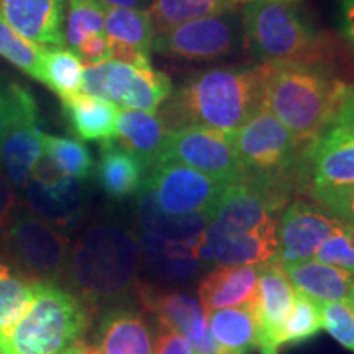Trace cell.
Instances as JSON below:
<instances>
[{"label":"cell","mask_w":354,"mask_h":354,"mask_svg":"<svg viewBox=\"0 0 354 354\" xmlns=\"http://www.w3.org/2000/svg\"><path fill=\"white\" fill-rule=\"evenodd\" d=\"M264 107V66L214 68L172 92L159 115L167 130L205 128L234 133Z\"/></svg>","instance_id":"cell-1"},{"label":"cell","mask_w":354,"mask_h":354,"mask_svg":"<svg viewBox=\"0 0 354 354\" xmlns=\"http://www.w3.org/2000/svg\"><path fill=\"white\" fill-rule=\"evenodd\" d=\"M264 66V107L302 146L323 130L348 86L320 64Z\"/></svg>","instance_id":"cell-2"},{"label":"cell","mask_w":354,"mask_h":354,"mask_svg":"<svg viewBox=\"0 0 354 354\" xmlns=\"http://www.w3.org/2000/svg\"><path fill=\"white\" fill-rule=\"evenodd\" d=\"M30 308L0 333V354H63L88 326V312L71 292L48 281L35 282Z\"/></svg>","instance_id":"cell-3"},{"label":"cell","mask_w":354,"mask_h":354,"mask_svg":"<svg viewBox=\"0 0 354 354\" xmlns=\"http://www.w3.org/2000/svg\"><path fill=\"white\" fill-rule=\"evenodd\" d=\"M140 264L138 240L109 223L94 225L79 238L69 256V276L88 300L120 297L135 284Z\"/></svg>","instance_id":"cell-4"},{"label":"cell","mask_w":354,"mask_h":354,"mask_svg":"<svg viewBox=\"0 0 354 354\" xmlns=\"http://www.w3.org/2000/svg\"><path fill=\"white\" fill-rule=\"evenodd\" d=\"M243 26L246 48L263 64H320L322 38L292 2H250Z\"/></svg>","instance_id":"cell-5"},{"label":"cell","mask_w":354,"mask_h":354,"mask_svg":"<svg viewBox=\"0 0 354 354\" xmlns=\"http://www.w3.org/2000/svg\"><path fill=\"white\" fill-rule=\"evenodd\" d=\"M233 143L246 177L292 189L300 148H305L268 109L253 117L233 133Z\"/></svg>","instance_id":"cell-6"},{"label":"cell","mask_w":354,"mask_h":354,"mask_svg":"<svg viewBox=\"0 0 354 354\" xmlns=\"http://www.w3.org/2000/svg\"><path fill=\"white\" fill-rule=\"evenodd\" d=\"M312 192L354 183V86H348L330 120L302 156Z\"/></svg>","instance_id":"cell-7"},{"label":"cell","mask_w":354,"mask_h":354,"mask_svg":"<svg viewBox=\"0 0 354 354\" xmlns=\"http://www.w3.org/2000/svg\"><path fill=\"white\" fill-rule=\"evenodd\" d=\"M10 97L12 112L0 146V169L12 185L25 187L43 156L44 133L32 92L19 82H10Z\"/></svg>","instance_id":"cell-8"},{"label":"cell","mask_w":354,"mask_h":354,"mask_svg":"<svg viewBox=\"0 0 354 354\" xmlns=\"http://www.w3.org/2000/svg\"><path fill=\"white\" fill-rule=\"evenodd\" d=\"M159 161L189 166L221 184L236 183L245 176L233 143V133L205 128L169 131Z\"/></svg>","instance_id":"cell-9"},{"label":"cell","mask_w":354,"mask_h":354,"mask_svg":"<svg viewBox=\"0 0 354 354\" xmlns=\"http://www.w3.org/2000/svg\"><path fill=\"white\" fill-rule=\"evenodd\" d=\"M146 185L167 214L207 215L227 184L179 162L159 161L151 167Z\"/></svg>","instance_id":"cell-10"},{"label":"cell","mask_w":354,"mask_h":354,"mask_svg":"<svg viewBox=\"0 0 354 354\" xmlns=\"http://www.w3.org/2000/svg\"><path fill=\"white\" fill-rule=\"evenodd\" d=\"M238 43V24L233 12L177 25L156 33L153 50L187 61H212L230 55Z\"/></svg>","instance_id":"cell-11"},{"label":"cell","mask_w":354,"mask_h":354,"mask_svg":"<svg viewBox=\"0 0 354 354\" xmlns=\"http://www.w3.org/2000/svg\"><path fill=\"white\" fill-rule=\"evenodd\" d=\"M343 221L305 201H295L281 215L277 225L276 261L281 266L315 258L326 238Z\"/></svg>","instance_id":"cell-12"},{"label":"cell","mask_w":354,"mask_h":354,"mask_svg":"<svg viewBox=\"0 0 354 354\" xmlns=\"http://www.w3.org/2000/svg\"><path fill=\"white\" fill-rule=\"evenodd\" d=\"M277 223L253 232H234L215 223L207 225L197 238L196 254L201 261L218 266H259L277 253Z\"/></svg>","instance_id":"cell-13"},{"label":"cell","mask_w":354,"mask_h":354,"mask_svg":"<svg viewBox=\"0 0 354 354\" xmlns=\"http://www.w3.org/2000/svg\"><path fill=\"white\" fill-rule=\"evenodd\" d=\"M141 304L151 312L165 330L183 335L196 354H218L212 338L207 313L198 300L179 290H162L153 286H140Z\"/></svg>","instance_id":"cell-14"},{"label":"cell","mask_w":354,"mask_h":354,"mask_svg":"<svg viewBox=\"0 0 354 354\" xmlns=\"http://www.w3.org/2000/svg\"><path fill=\"white\" fill-rule=\"evenodd\" d=\"M7 243L13 254L39 276H56L69 261L68 238L32 214L13 216L7 230Z\"/></svg>","instance_id":"cell-15"},{"label":"cell","mask_w":354,"mask_h":354,"mask_svg":"<svg viewBox=\"0 0 354 354\" xmlns=\"http://www.w3.org/2000/svg\"><path fill=\"white\" fill-rule=\"evenodd\" d=\"M258 290L251 304L256 326L258 344L261 349L281 346V331L295 299V289L289 277L276 261H268L258 266Z\"/></svg>","instance_id":"cell-16"},{"label":"cell","mask_w":354,"mask_h":354,"mask_svg":"<svg viewBox=\"0 0 354 354\" xmlns=\"http://www.w3.org/2000/svg\"><path fill=\"white\" fill-rule=\"evenodd\" d=\"M66 0H0V17L39 48L64 46Z\"/></svg>","instance_id":"cell-17"},{"label":"cell","mask_w":354,"mask_h":354,"mask_svg":"<svg viewBox=\"0 0 354 354\" xmlns=\"http://www.w3.org/2000/svg\"><path fill=\"white\" fill-rule=\"evenodd\" d=\"M258 266H220L198 284L201 305L212 312L234 307H251L258 290Z\"/></svg>","instance_id":"cell-18"},{"label":"cell","mask_w":354,"mask_h":354,"mask_svg":"<svg viewBox=\"0 0 354 354\" xmlns=\"http://www.w3.org/2000/svg\"><path fill=\"white\" fill-rule=\"evenodd\" d=\"M26 203L43 221L56 227H71L79 220L84 190L79 180L63 176L55 183L32 179L25 185Z\"/></svg>","instance_id":"cell-19"},{"label":"cell","mask_w":354,"mask_h":354,"mask_svg":"<svg viewBox=\"0 0 354 354\" xmlns=\"http://www.w3.org/2000/svg\"><path fill=\"white\" fill-rule=\"evenodd\" d=\"M145 162L128 151L117 140L105 141L100 146L95 179L104 194L113 201H122L141 192L148 179Z\"/></svg>","instance_id":"cell-20"},{"label":"cell","mask_w":354,"mask_h":354,"mask_svg":"<svg viewBox=\"0 0 354 354\" xmlns=\"http://www.w3.org/2000/svg\"><path fill=\"white\" fill-rule=\"evenodd\" d=\"M196 240L167 241L149 233H140V256L154 276L165 282H185L196 276L202 261L196 254Z\"/></svg>","instance_id":"cell-21"},{"label":"cell","mask_w":354,"mask_h":354,"mask_svg":"<svg viewBox=\"0 0 354 354\" xmlns=\"http://www.w3.org/2000/svg\"><path fill=\"white\" fill-rule=\"evenodd\" d=\"M290 284L317 302H348L354 290V274L320 261H300L282 266Z\"/></svg>","instance_id":"cell-22"},{"label":"cell","mask_w":354,"mask_h":354,"mask_svg":"<svg viewBox=\"0 0 354 354\" xmlns=\"http://www.w3.org/2000/svg\"><path fill=\"white\" fill-rule=\"evenodd\" d=\"M169 130L156 112L125 109L118 112L117 141L128 151L136 154L148 169L161 159Z\"/></svg>","instance_id":"cell-23"},{"label":"cell","mask_w":354,"mask_h":354,"mask_svg":"<svg viewBox=\"0 0 354 354\" xmlns=\"http://www.w3.org/2000/svg\"><path fill=\"white\" fill-rule=\"evenodd\" d=\"M63 102V115L69 130L82 141L117 140L118 109L112 102L81 94Z\"/></svg>","instance_id":"cell-24"},{"label":"cell","mask_w":354,"mask_h":354,"mask_svg":"<svg viewBox=\"0 0 354 354\" xmlns=\"http://www.w3.org/2000/svg\"><path fill=\"white\" fill-rule=\"evenodd\" d=\"M97 349L100 354H153V336L140 313L118 308L102 320Z\"/></svg>","instance_id":"cell-25"},{"label":"cell","mask_w":354,"mask_h":354,"mask_svg":"<svg viewBox=\"0 0 354 354\" xmlns=\"http://www.w3.org/2000/svg\"><path fill=\"white\" fill-rule=\"evenodd\" d=\"M136 216L141 232L167 241H192L201 236L209 225V216L205 214H167L159 207L153 190L148 185L141 190Z\"/></svg>","instance_id":"cell-26"},{"label":"cell","mask_w":354,"mask_h":354,"mask_svg":"<svg viewBox=\"0 0 354 354\" xmlns=\"http://www.w3.org/2000/svg\"><path fill=\"white\" fill-rule=\"evenodd\" d=\"M207 325L218 354H250L258 344V326L248 307L216 310L207 315Z\"/></svg>","instance_id":"cell-27"},{"label":"cell","mask_w":354,"mask_h":354,"mask_svg":"<svg viewBox=\"0 0 354 354\" xmlns=\"http://www.w3.org/2000/svg\"><path fill=\"white\" fill-rule=\"evenodd\" d=\"M236 0H153L149 7L154 32L161 33L187 21L233 12Z\"/></svg>","instance_id":"cell-28"},{"label":"cell","mask_w":354,"mask_h":354,"mask_svg":"<svg viewBox=\"0 0 354 354\" xmlns=\"http://www.w3.org/2000/svg\"><path fill=\"white\" fill-rule=\"evenodd\" d=\"M84 68L81 57L71 50L44 48L41 59V79L61 100L81 94L84 84Z\"/></svg>","instance_id":"cell-29"},{"label":"cell","mask_w":354,"mask_h":354,"mask_svg":"<svg viewBox=\"0 0 354 354\" xmlns=\"http://www.w3.org/2000/svg\"><path fill=\"white\" fill-rule=\"evenodd\" d=\"M104 32L109 39H115L146 53L153 50L156 37L154 25L148 10L138 8H109L105 10Z\"/></svg>","instance_id":"cell-30"},{"label":"cell","mask_w":354,"mask_h":354,"mask_svg":"<svg viewBox=\"0 0 354 354\" xmlns=\"http://www.w3.org/2000/svg\"><path fill=\"white\" fill-rule=\"evenodd\" d=\"M43 154L61 174L71 179L86 180L94 172V159L91 151L77 140L44 135Z\"/></svg>","instance_id":"cell-31"},{"label":"cell","mask_w":354,"mask_h":354,"mask_svg":"<svg viewBox=\"0 0 354 354\" xmlns=\"http://www.w3.org/2000/svg\"><path fill=\"white\" fill-rule=\"evenodd\" d=\"M35 282L13 276L7 266L0 264V333L24 317L35 297Z\"/></svg>","instance_id":"cell-32"},{"label":"cell","mask_w":354,"mask_h":354,"mask_svg":"<svg viewBox=\"0 0 354 354\" xmlns=\"http://www.w3.org/2000/svg\"><path fill=\"white\" fill-rule=\"evenodd\" d=\"M323 328L320 302L295 290V299L281 331V344L307 342Z\"/></svg>","instance_id":"cell-33"},{"label":"cell","mask_w":354,"mask_h":354,"mask_svg":"<svg viewBox=\"0 0 354 354\" xmlns=\"http://www.w3.org/2000/svg\"><path fill=\"white\" fill-rule=\"evenodd\" d=\"M44 48L21 38L6 20L0 17V57L24 71L30 77L41 79V59Z\"/></svg>","instance_id":"cell-34"},{"label":"cell","mask_w":354,"mask_h":354,"mask_svg":"<svg viewBox=\"0 0 354 354\" xmlns=\"http://www.w3.org/2000/svg\"><path fill=\"white\" fill-rule=\"evenodd\" d=\"M105 8L97 0H69L64 43L76 50L84 38L104 35Z\"/></svg>","instance_id":"cell-35"},{"label":"cell","mask_w":354,"mask_h":354,"mask_svg":"<svg viewBox=\"0 0 354 354\" xmlns=\"http://www.w3.org/2000/svg\"><path fill=\"white\" fill-rule=\"evenodd\" d=\"M315 261L354 274V228L339 225L317 251Z\"/></svg>","instance_id":"cell-36"},{"label":"cell","mask_w":354,"mask_h":354,"mask_svg":"<svg viewBox=\"0 0 354 354\" xmlns=\"http://www.w3.org/2000/svg\"><path fill=\"white\" fill-rule=\"evenodd\" d=\"M323 328L342 346L354 353V307L349 302L320 304Z\"/></svg>","instance_id":"cell-37"},{"label":"cell","mask_w":354,"mask_h":354,"mask_svg":"<svg viewBox=\"0 0 354 354\" xmlns=\"http://www.w3.org/2000/svg\"><path fill=\"white\" fill-rule=\"evenodd\" d=\"M312 196L343 223L354 228V183L312 192Z\"/></svg>","instance_id":"cell-38"},{"label":"cell","mask_w":354,"mask_h":354,"mask_svg":"<svg viewBox=\"0 0 354 354\" xmlns=\"http://www.w3.org/2000/svg\"><path fill=\"white\" fill-rule=\"evenodd\" d=\"M74 51L81 57L82 64H86V68L110 61L109 38L105 35H91V37L84 38L82 43Z\"/></svg>","instance_id":"cell-39"},{"label":"cell","mask_w":354,"mask_h":354,"mask_svg":"<svg viewBox=\"0 0 354 354\" xmlns=\"http://www.w3.org/2000/svg\"><path fill=\"white\" fill-rule=\"evenodd\" d=\"M110 46V61H117L128 66H135V68H151V59H149V53H146L140 48L130 46V44L115 41L109 39Z\"/></svg>","instance_id":"cell-40"},{"label":"cell","mask_w":354,"mask_h":354,"mask_svg":"<svg viewBox=\"0 0 354 354\" xmlns=\"http://www.w3.org/2000/svg\"><path fill=\"white\" fill-rule=\"evenodd\" d=\"M153 354H196L192 344L176 331L165 330L153 342Z\"/></svg>","instance_id":"cell-41"},{"label":"cell","mask_w":354,"mask_h":354,"mask_svg":"<svg viewBox=\"0 0 354 354\" xmlns=\"http://www.w3.org/2000/svg\"><path fill=\"white\" fill-rule=\"evenodd\" d=\"M15 192H13L12 184L0 169V230L10 225L13 218V210H15Z\"/></svg>","instance_id":"cell-42"},{"label":"cell","mask_w":354,"mask_h":354,"mask_svg":"<svg viewBox=\"0 0 354 354\" xmlns=\"http://www.w3.org/2000/svg\"><path fill=\"white\" fill-rule=\"evenodd\" d=\"M12 112V97L10 84H6L0 77V146H2L3 136H6L8 122H10Z\"/></svg>","instance_id":"cell-43"},{"label":"cell","mask_w":354,"mask_h":354,"mask_svg":"<svg viewBox=\"0 0 354 354\" xmlns=\"http://www.w3.org/2000/svg\"><path fill=\"white\" fill-rule=\"evenodd\" d=\"M339 15H342L343 35L354 44V0L339 2Z\"/></svg>","instance_id":"cell-44"},{"label":"cell","mask_w":354,"mask_h":354,"mask_svg":"<svg viewBox=\"0 0 354 354\" xmlns=\"http://www.w3.org/2000/svg\"><path fill=\"white\" fill-rule=\"evenodd\" d=\"M105 10L109 8H138V10H145V8L151 7L153 0H97Z\"/></svg>","instance_id":"cell-45"},{"label":"cell","mask_w":354,"mask_h":354,"mask_svg":"<svg viewBox=\"0 0 354 354\" xmlns=\"http://www.w3.org/2000/svg\"><path fill=\"white\" fill-rule=\"evenodd\" d=\"M63 354H100V353L99 349H97V346H92V344H88L86 342H77L71 348L66 349Z\"/></svg>","instance_id":"cell-46"},{"label":"cell","mask_w":354,"mask_h":354,"mask_svg":"<svg viewBox=\"0 0 354 354\" xmlns=\"http://www.w3.org/2000/svg\"><path fill=\"white\" fill-rule=\"evenodd\" d=\"M236 2H258V0H236ZM268 2H294V0H268Z\"/></svg>","instance_id":"cell-47"},{"label":"cell","mask_w":354,"mask_h":354,"mask_svg":"<svg viewBox=\"0 0 354 354\" xmlns=\"http://www.w3.org/2000/svg\"><path fill=\"white\" fill-rule=\"evenodd\" d=\"M261 354H277V348H264L261 349Z\"/></svg>","instance_id":"cell-48"},{"label":"cell","mask_w":354,"mask_h":354,"mask_svg":"<svg viewBox=\"0 0 354 354\" xmlns=\"http://www.w3.org/2000/svg\"><path fill=\"white\" fill-rule=\"evenodd\" d=\"M348 302L349 304H351L353 305V307H354V290L351 292V295H349V299H348Z\"/></svg>","instance_id":"cell-49"}]
</instances>
